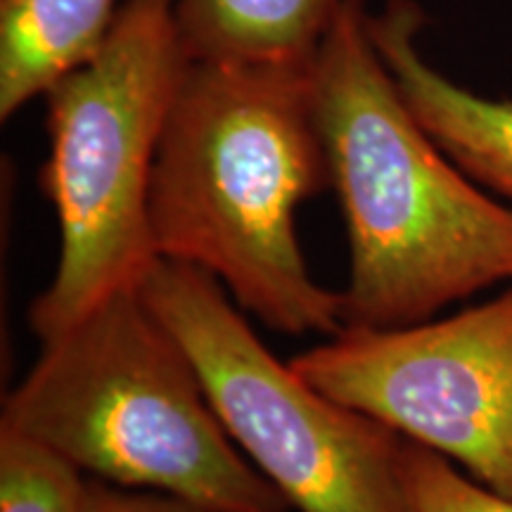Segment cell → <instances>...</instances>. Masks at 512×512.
<instances>
[{"instance_id": "6da1fadb", "label": "cell", "mask_w": 512, "mask_h": 512, "mask_svg": "<svg viewBox=\"0 0 512 512\" xmlns=\"http://www.w3.org/2000/svg\"><path fill=\"white\" fill-rule=\"evenodd\" d=\"M330 188L309 64L192 62L150 183L157 259L214 275L285 335H337L342 292L311 278L297 209Z\"/></svg>"}, {"instance_id": "7a4b0ae2", "label": "cell", "mask_w": 512, "mask_h": 512, "mask_svg": "<svg viewBox=\"0 0 512 512\" xmlns=\"http://www.w3.org/2000/svg\"><path fill=\"white\" fill-rule=\"evenodd\" d=\"M311 81L349 235L344 328L415 325L512 283V209L451 162L408 110L363 0H342Z\"/></svg>"}, {"instance_id": "3957f363", "label": "cell", "mask_w": 512, "mask_h": 512, "mask_svg": "<svg viewBox=\"0 0 512 512\" xmlns=\"http://www.w3.org/2000/svg\"><path fill=\"white\" fill-rule=\"evenodd\" d=\"M3 427L126 489L209 512L290 508L238 444L200 375L138 285L110 294L43 354L5 399Z\"/></svg>"}, {"instance_id": "277c9868", "label": "cell", "mask_w": 512, "mask_h": 512, "mask_svg": "<svg viewBox=\"0 0 512 512\" xmlns=\"http://www.w3.org/2000/svg\"><path fill=\"white\" fill-rule=\"evenodd\" d=\"M190 64L171 0H124L98 53L43 95L50 152L41 183L60 223L55 278L29 309L43 344L157 261L152 169Z\"/></svg>"}, {"instance_id": "5b68a950", "label": "cell", "mask_w": 512, "mask_h": 512, "mask_svg": "<svg viewBox=\"0 0 512 512\" xmlns=\"http://www.w3.org/2000/svg\"><path fill=\"white\" fill-rule=\"evenodd\" d=\"M138 287L185 349L230 439L287 503L299 512H406L401 434L278 361L214 275L157 259Z\"/></svg>"}, {"instance_id": "8992f818", "label": "cell", "mask_w": 512, "mask_h": 512, "mask_svg": "<svg viewBox=\"0 0 512 512\" xmlns=\"http://www.w3.org/2000/svg\"><path fill=\"white\" fill-rule=\"evenodd\" d=\"M290 366L318 392L512 498V287L444 320L347 325Z\"/></svg>"}, {"instance_id": "52a82bcc", "label": "cell", "mask_w": 512, "mask_h": 512, "mask_svg": "<svg viewBox=\"0 0 512 512\" xmlns=\"http://www.w3.org/2000/svg\"><path fill=\"white\" fill-rule=\"evenodd\" d=\"M425 15L413 0L370 12V31L408 110L472 181L512 202V102L491 100L451 81L418 48Z\"/></svg>"}, {"instance_id": "ba28073f", "label": "cell", "mask_w": 512, "mask_h": 512, "mask_svg": "<svg viewBox=\"0 0 512 512\" xmlns=\"http://www.w3.org/2000/svg\"><path fill=\"white\" fill-rule=\"evenodd\" d=\"M119 0H0V119L98 53Z\"/></svg>"}, {"instance_id": "9c48e42d", "label": "cell", "mask_w": 512, "mask_h": 512, "mask_svg": "<svg viewBox=\"0 0 512 512\" xmlns=\"http://www.w3.org/2000/svg\"><path fill=\"white\" fill-rule=\"evenodd\" d=\"M190 62L309 64L342 0H171Z\"/></svg>"}, {"instance_id": "30bf717a", "label": "cell", "mask_w": 512, "mask_h": 512, "mask_svg": "<svg viewBox=\"0 0 512 512\" xmlns=\"http://www.w3.org/2000/svg\"><path fill=\"white\" fill-rule=\"evenodd\" d=\"M86 494L79 465L0 425V512H83Z\"/></svg>"}, {"instance_id": "8fae6325", "label": "cell", "mask_w": 512, "mask_h": 512, "mask_svg": "<svg viewBox=\"0 0 512 512\" xmlns=\"http://www.w3.org/2000/svg\"><path fill=\"white\" fill-rule=\"evenodd\" d=\"M399 475L406 512H512V498L465 477L446 456L403 439Z\"/></svg>"}, {"instance_id": "7c38bea8", "label": "cell", "mask_w": 512, "mask_h": 512, "mask_svg": "<svg viewBox=\"0 0 512 512\" xmlns=\"http://www.w3.org/2000/svg\"><path fill=\"white\" fill-rule=\"evenodd\" d=\"M83 512H209L183 498L159 491H124L102 479H88L86 508Z\"/></svg>"}]
</instances>
